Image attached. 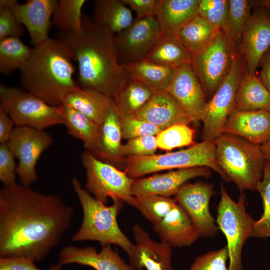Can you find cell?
I'll list each match as a JSON object with an SVG mask.
<instances>
[{"mask_svg": "<svg viewBox=\"0 0 270 270\" xmlns=\"http://www.w3.org/2000/svg\"><path fill=\"white\" fill-rule=\"evenodd\" d=\"M74 208L60 196L17 182L0 190V258H45L70 228Z\"/></svg>", "mask_w": 270, "mask_h": 270, "instance_id": "obj_1", "label": "cell"}, {"mask_svg": "<svg viewBox=\"0 0 270 270\" xmlns=\"http://www.w3.org/2000/svg\"><path fill=\"white\" fill-rule=\"evenodd\" d=\"M114 36L108 28L83 16L80 32L60 33L58 38L77 63L79 86L112 98L128 80L118 59Z\"/></svg>", "mask_w": 270, "mask_h": 270, "instance_id": "obj_2", "label": "cell"}, {"mask_svg": "<svg viewBox=\"0 0 270 270\" xmlns=\"http://www.w3.org/2000/svg\"><path fill=\"white\" fill-rule=\"evenodd\" d=\"M73 60L62 40L49 38L32 48L20 70L21 84L47 104L59 106L66 95L79 88L74 79Z\"/></svg>", "mask_w": 270, "mask_h": 270, "instance_id": "obj_3", "label": "cell"}, {"mask_svg": "<svg viewBox=\"0 0 270 270\" xmlns=\"http://www.w3.org/2000/svg\"><path fill=\"white\" fill-rule=\"evenodd\" d=\"M72 184L83 212L81 225L73 235L72 241L93 240L102 246L115 244L128 254L133 244L120 230L117 222L124 202L114 198L112 204L108 206L83 188L78 178H74Z\"/></svg>", "mask_w": 270, "mask_h": 270, "instance_id": "obj_4", "label": "cell"}, {"mask_svg": "<svg viewBox=\"0 0 270 270\" xmlns=\"http://www.w3.org/2000/svg\"><path fill=\"white\" fill-rule=\"evenodd\" d=\"M218 164L243 192L256 190L263 175L266 159L260 146L233 134H222L214 140Z\"/></svg>", "mask_w": 270, "mask_h": 270, "instance_id": "obj_5", "label": "cell"}, {"mask_svg": "<svg viewBox=\"0 0 270 270\" xmlns=\"http://www.w3.org/2000/svg\"><path fill=\"white\" fill-rule=\"evenodd\" d=\"M197 166L209 168L218 174L224 181L230 182L218 164L213 140H203L174 152L127 157L124 171L130 178L136 179L161 170Z\"/></svg>", "mask_w": 270, "mask_h": 270, "instance_id": "obj_6", "label": "cell"}, {"mask_svg": "<svg viewBox=\"0 0 270 270\" xmlns=\"http://www.w3.org/2000/svg\"><path fill=\"white\" fill-rule=\"evenodd\" d=\"M216 223L227 240L230 270H244L242 252L246 242L252 236L256 220L246 209V196L240 192L234 201L224 186L220 187V199L217 208Z\"/></svg>", "mask_w": 270, "mask_h": 270, "instance_id": "obj_7", "label": "cell"}, {"mask_svg": "<svg viewBox=\"0 0 270 270\" xmlns=\"http://www.w3.org/2000/svg\"><path fill=\"white\" fill-rule=\"evenodd\" d=\"M0 105L16 126H28L38 130L64 124L60 108L20 88L1 84Z\"/></svg>", "mask_w": 270, "mask_h": 270, "instance_id": "obj_8", "label": "cell"}, {"mask_svg": "<svg viewBox=\"0 0 270 270\" xmlns=\"http://www.w3.org/2000/svg\"><path fill=\"white\" fill-rule=\"evenodd\" d=\"M236 50L220 30L204 48L192 54L191 64L206 97L211 98L228 75Z\"/></svg>", "mask_w": 270, "mask_h": 270, "instance_id": "obj_9", "label": "cell"}, {"mask_svg": "<svg viewBox=\"0 0 270 270\" xmlns=\"http://www.w3.org/2000/svg\"><path fill=\"white\" fill-rule=\"evenodd\" d=\"M86 170V189L98 200L106 204L108 198H118L134 206L135 197L132 194L134 179L125 171L103 162L86 150L81 155Z\"/></svg>", "mask_w": 270, "mask_h": 270, "instance_id": "obj_10", "label": "cell"}, {"mask_svg": "<svg viewBox=\"0 0 270 270\" xmlns=\"http://www.w3.org/2000/svg\"><path fill=\"white\" fill-rule=\"evenodd\" d=\"M245 70L244 60L236 50L228 75L207 102L204 110L201 120L203 140H214L222 134L223 126L234 110L236 92Z\"/></svg>", "mask_w": 270, "mask_h": 270, "instance_id": "obj_11", "label": "cell"}, {"mask_svg": "<svg viewBox=\"0 0 270 270\" xmlns=\"http://www.w3.org/2000/svg\"><path fill=\"white\" fill-rule=\"evenodd\" d=\"M53 143L51 136L44 130L28 126H16L6 143L18 160L16 174L21 184L30 186L38 177L36 170L42 154Z\"/></svg>", "mask_w": 270, "mask_h": 270, "instance_id": "obj_12", "label": "cell"}, {"mask_svg": "<svg viewBox=\"0 0 270 270\" xmlns=\"http://www.w3.org/2000/svg\"><path fill=\"white\" fill-rule=\"evenodd\" d=\"M162 33L155 16L136 18L125 30L114 36L121 65L146 58Z\"/></svg>", "mask_w": 270, "mask_h": 270, "instance_id": "obj_13", "label": "cell"}, {"mask_svg": "<svg viewBox=\"0 0 270 270\" xmlns=\"http://www.w3.org/2000/svg\"><path fill=\"white\" fill-rule=\"evenodd\" d=\"M216 194L214 185L202 181L185 184L174 199L190 216L200 237L212 238L218 228L209 209L210 200Z\"/></svg>", "mask_w": 270, "mask_h": 270, "instance_id": "obj_14", "label": "cell"}, {"mask_svg": "<svg viewBox=\"0 0 270 270\" xmlns=\"http://www.w3.org/2000/svg\"><path fill=\"white\" fill-rule=\"evenodd\" d=\"M253 6L238 48L246 70L256 74L261 58L270 48V16L259 0L254 1Z\"/></svg>", "mask_w": 270, "mask_h": 270, "instance_id": "obj_15", "label": "cell"}, {"mask_svg": "<svg viewBox=\"0 0 270 270\" xmlns=\"http://www.w3.org/2000/svg\"><path fill=\"white\" fill-rule=\"evenodd\" d=\"M166 91L177 102L192 122L201 121L207 102L191 64L176 69L173 79Z\"/></svg>", "mask_w": 270, "mask_h": 270, "instance_id": "obj_16", "label": "cell"}, {"mask_svg": "<svg viewBox=\"0 0 270 270\" xmlns=\"http://www.w3.org/2000/svg\"><path fill=\"white\" fill-rule=\"evenodd\" d=\"M212 170L206 166L178 169L134 179L132 194L134 197L158 195L166 197L175 196L180 188L190 180L198 177L208 178Z\"/></svg>", "mask_w": 270, "mask_h": 270, "instance_id": "obj_17", "label": "cell"}, {"mask_svg": "<svg viewBox=\"0 0 270 270\" xmlns=\"http://www.w3.org/2000/svg\"><path fill=\"white\" fill-rule=\"evenodd\" d=\"M132 232L135 244L128 256L130 264L136 270H174L170 246L154 240L148 232L138 224L133 226Z\"/></svg>", "mask_w": 270, "mask_h": 270, "instance_id": "obj_18", "label": "cell"}, {"mask_svg": "<svg viewBox=\"0 0 270 270\" xmlns=\"http://www.w3.org/2000/svg\"><path fill=\"white\" fill-rule=\"evenodd\" d=\"M57 0H28L17 2L11 10L16 20L28 33L32 44L36 46L48 39L51 19Z\"/></svg>", "mask_w": 270, "mask_h": 270, "instance_id": "obj_19", "label": "cell"}, {"mask_svg": "<svg viewBox=\"0 0 270 270\" xmlns=\"http://www.w3.org/2000/svg\"><path fill=\"white\" fill-rule=\"evenodd\" d=\"M58 258L62 266L76 264L96 270H136L131 264H126L110 245L102 246L98 252L91 246H67L60 250Z\"/></svg>", "mask_w": 270, "mask_h": 270, "instance_id": "obj_20", "label": "cell"}, {"mask_svg": "<svg viewBox=\"0 0 270 270\" xmlns=\"http://www.w3.org/2000/svg\"><path fill=\"white\" fill-rule=\"evenodd\" d=\"M222 133L237 136L260 146L270 140V111L233 110L223 126Z\"/></svg>", "mask_w": 270, "mask_h": 270, "instance_id": "obj_21", "label": "cell"}, {"mask_svg": "<svg viewBox=\"0 0 270 270\" xmlns=\"http://www.w3.org/2000/svg\"><path fill=\"white\" fill-rule=\"evenodd\" d=\"M162 130L176 124L192 122L182 108L166 92H156L148 102L134 116Z\"/></svg>", "mask_w": 270, "mask_h": 270, "instance_id": "obj_22", "label": "cell"}, {"mask_svg": "<svg viewBox=\"0 0 270 270\" xmlns=\"http://www.w3.org/2000/svg\"><path fill=\"white\" fill-rule=\"evenodd\" d=\"M152 226L160 242L172 248L190 246L200 238L190 216L178 203L162 220Z\"/></svg>", "mask_w": 270, "mask_h": 270, "instance_id": "obj_23", "label": "cell"}, {"mask_svg": "<svg viewBox=\"0 0 270 270\" xmlns=\"http://www.w3.org/2000/svg\"><path fill=\"white\" fill-rule=\"evenodd\" d=\"M120 120V116L114 104L100 126L95 148L90 152L98 159L117 162L122 158Z\"/></svg>", "mask_w": 270, "mask_h": 270, "instance_id": "obj_24", "label": "cell"}, {"mask_svg": "<svg viewBox=\"0 0 270 270\" xmlns=\"http://www.w3.org/2000/svg\"><path fill=\"white\" fill-rule=\"evenodd\" d=\"M200 0H158L155 17L164 34L176 32L198 15Z\"/></svg>", "mask_w": 270, "mask_h": 270, "instance_id": "obj_25", "label": "cell"}, {"mask_svg": "<svg viewBox=\"0 0 270 270\" xmlns=\"http://www.w3.org/2000/svg\"><path fill=\"white\" fill-rule=\"evenodd\" d=\"M127 79L141 83L155 92L166 91L176 69L144 59L122 65Z\"/></svg>", "mask_w": 270, "mask_h": 270, "instance_id": "obj_26", "label": "cell"}, {"mask_svg": "<svg viewBox=\"0 0 270 270\" xmlns=\"http://www.w3.org/2000/svg\"><path fill=\"white\" fill-rule=\"evenodd\" d=\"M270 111V94L259 77L246 70L238 84L234 110Z\"/></svg>", "mask_w": 270, "mask_h": 270, "instance_id": "obj_27", "label": "cell"}, {"mask_svg": "<svg viewBox=\"0 0 270 270\" xmlns=\"http://www.w3.org/2000/svg\"><path fill=\"white\" fill-rule=\"evenodd\" d=\"M63 104L80 112L100 126L114 102L112 98L98 91L79 86L66 95Z\"/></svg>", "mask_w": 270, "mask_h": 270, "instance_id": "obj_28", "label": "cell"}, {"mask_svg": "<svg viewBox=\"0 0 270 270\" xmlns=\"http://www.w3.org/2000/svg\"><path fill=\"white\" fill-rule=\"evenodd\" d=\"M144 59L176 69L192 64V54L174 35L162 34Z\"/></svg>", "mask_w": 270, "mask_h": 270, "instance_id": "obj_29", "label": "cell"}, {"mask_svg": "<svg viewBox=\"0 0 270 270\" xmlns=\"http://www.w3.org/2000/svg\"><path fill=\"white\" fill-rule=\"evenodd\" d=\"M92 20L106 26L114 34L128 27L134 21L130 10L122 0H96Z\"/></svg>", "mask_w": 270, "mask_h": 270, "instance_id": "obj_30", "label": "cell"}, {"mask_svg": "<svg viewBox=\"0 0 270 270\" xmlns=\"http://www.w3.org/2000/svg\"><path fill=\"white\" fill-rule=\"evenodd\" d=\"M156 92L136 81L127 80L112 98L120 118L134 116Z\"/></svg>", "mask_w": 270, "mask_h": 270, "instance_id": "obj_31", "label": "cell"}, {"mask_svg": "<svg viewBox=\"0 0 270 270\" xmlns=\"http://www.w3.org/2000/svg\"><path fill=\"white\" fill-rule=\"evenodd\" d=\"M68 134L81 140L87 150L95 148L100 126L80 112L66 104L60 106Z\"/></svg>", "mask_w": 270, "mask_h": 270, "instance_id": "obj_32", "label": "cell"}, {"mask_svg": "<svg viewBox=\"0 0 270 270\" xmlns=\"http://www.w3.org/2000/svg\"><path fill=\"white\" fill-rule=\"evenodd\" d=\"M86 0H60L54 10L52 24L60 33L72 34L82 28L83 16L82 11Z\"/></svg>", "mask_w": 270, "mask_h": 270, "instance_id": "obj_33", "label": "cell"}, {"mask_svg": "<svg viewBox=\"0 0 270 270\" xmlns=\"http://www.w3.org/2000/svg\"><path fill=\"white\" fill-rule=\"evenodd\" d=\"M215 32L204 18L197 15L178 30L174 36L194 54L208 44Z\"/></svg>", "mask_w": 270, "mask_h": 270, "instance_id": "obj_34", "label": "cell"}, {"mask_svg": "<svg viewBox=\"0 0 270 270\" xmlns=\"http://www.w3.org/2000/svg\"><path fill=\"white\" fill-rule=\"evenodd\" d=\"M32 51L20 38L8 37L0 40V72L8 75L20 69L30 58Z\"/></svg>", "mask_w": 270, "mask_h": 270, "instance_id": "obj_35", "label": "cell"}, {"mask_svg": "<svg viewBox=\"0 0 270 270\" xmlns=\"http://www.w3.org/2000/svg\"><path fill=\"white\" fill-rule=\"evenodd\" d=\"M228 0V16L222 30L237 50L242 40L245 24L252 12L254 1Z\"/></svg>", "mask_w": 270, "mask_h": 270, "instance_id": "obj_36", "label": "cell"}, {"mask_svg": "<svg viewBox=\"0 0 270 270\" xmlns=\"http://www.w3.org/2000/svg\"><path fill=\"white\" fill-rule=\"evenodd\" d=\"M135 200L134 207L152 226L162 220L178 203L174 198L158 195L135 197Z\"/></svg>", "mask_w": 270, "mask_h": 270, "instance_id": "obj_37", "label": "cell"}, {"mask_svg": "<svg viewBox=\"0 0 270 270\" xmlns=\"http://www.w3.org/2000/svg\"><path fill=\"white\" fill-rule=\"evenodd\" d=\"M195 132L186 124H176L161 130L156 136L158 148L172 150L194 144Z\"/></svg>", "mask_w": 270, "mask_h": 270, "instance_id": "obj_38", "label": "cell"}, {"mask_svg": "<svg viewBox=\"0 0 270 270\" xmlns=\"http://www.w3.org/2000/svg\"><path fill=\"white\" fill-rule=\"evenodd\" d=\"M256 190L262 198L264 211L260 218L255 222L252 236L270 238V160L264 162L262 178Z\"/></svg>", "mask_w": 270, "mask_h": 270, "instance_id": "obj_39", "label": "cell"}, {"mask_svg": "<svg viewBox=\"0 0 270 270\" xmlns=\"http://www.w3.org/2000/svg\"><path fill=\"white\" fill-rule=\"evenodd\" d=\"M228 9V0H200L198 15L216 31L224 28Z\"/></svg>", "mask_w": 270, "mask_h": 270, "instance_id": "obj_40", "label": "cell"}, {"mask_svg": "<svg viewBox=\"0 0 270 270\" xmlns=\"http://www.w3.org/2000/svg\"><path fill=\"white\" fill-rule=\"evenodd\" d=\"M122 138L130 140L136 138L156 136L160 128L144 120L134 116L120 118Z\"/></svg>", "mask_w": 270, "mask_h": 270, "instance_id": "obj_41", "label": "cell"}, {"mask_svg": "<svg viewBox=\"0 0 270 270\" xmlns=\"http://www.w3.org/2000/svg\"><path fill=\"white\" fill-rule=\"evenodd\" d=\"M228 259V249L225 246L198 256L188 270H230L226 266Z\"/></svg>", "mask_w": 270, "mask_h": 270, "instance_id": "obj_42", "label": "cell"}, {"mask_svg": "<svg viewBox=\"0 0 270 270\" xmlns=\"http://www.w3.org/2000/svg\"><path fill=\"white\" fill-rule=\"evenodd\" d=\"M158 148L156 136H147L128 140L122 146V156H142L155 154Z\"/></svg>", "mask_w": 270, "mask_h": 270, "instance_id": "obj_43", "label": "cell"}, {"mask_svg": "<svg viewBox=\"0 0 270 270\" xmlns=\"http://www.w3.org/2000/svg\"><path fill=\"white\" fill-rule=\"evenodd\" d=\"M15 157L8 144H0V180L4 186L16 182Z\"/></svg>", "mask_w": 270, "mask_h": 270, "instance_id": "obj_44", "label": "cell"}, {"mask_svg": "<svg viewBox=\"0 0 270 270\" xmlns=\"http://www.w3.org/2000/svg\"><path fill=\"white\" fill-rule=\"evenodd\" d=\"M24 26L16 20L11 9L0 8V40L8 37L20 38Z\"/></svg>", "mask_w": 270, "mask_h": 270, "instance_id": "obj_45", "label": "cell"}, {"mask_svg": "<svg viewBox=\"0 0 270 270\" xmlns=\"http://www.w3.org/2000/svg\"><path fill=\"white\" fill-rule=\"evenodd\" d=\"M59 262L48 270H62ZM0 270H42L36 267L33 260L24 258H0Z\"/></svg>", "mask_w": 270, "mask_h": 270, "instance_id": "obj_46", "label": "cell"}, {"mask_svg": "<svg viewBox=\"0 0 270 270\" xmlns=\"http://www.w3.org/2000/svg\"><path fill=\"white\" fill-rule=\"evenodd\" d=\"M140 18L155 16L158 0H122Z\"/></svg>", "mask_w": 270, "mask_h": 270, "instance_id": "obj_47", "label": "cell"}, {"mask_svg": "<svg viewBox=\"0 0 270 270\" xmlns=\"http://www.w3.org/2000/svg\"><path fill=\"white\" fill-rule=\"evenodd\" d=\"M14 123L6 112L0 106V143L8 141L14 128Z\"/></svg>", "mask_w": 270, "mask_h": 270, "instance_id": "obj_48", "label": "cell"}, {"mask_svg": "<svg viewBox=\"0 0 270 270\" xmlns=\"http://www.w3.org/2000/svg\"><path fill=\"white\" fill-rule=\"evenodd\" d=\"M258 66L261 68L259 78L270 94V48L261 58Z\"/></svg>", "mask_w": 270, "mask_h": 270, "instance_id": "obj_49", "label": "cell"}, {"mask_svg": "<svg viewBox=\"0 0 270 270\" xmlns=\"http://www.w3.org/2000/svg\"><path fill=\"white\" fill-rule=\"evenodd\" d=\"M260 148L266 160H270V140L260 145Z\"/></svg>", "mask_w": 270, "mask_h": 270, "instance_id": "obj_50", "label": "cell"}, {"mask_svg": "<svg viewBox=\"0 0 270 270\" xmlns=\"http://www.w3.org/2000/svg\"><path fill=\"white\" fill-rule=\"evenodd\" d=\"M18 2L16 0H0V8H6L11 9Z\"/></svg>", "mask_w": 270, "mask_h": 270, "instance_id": "obj_51", "label": "cell"}, {"mask_svg": "<svg viewBox=\"0 0 270 270\" xmlns=\"http://www.w3.org/2000/svg\"><path fill=\"white\" fill-rule=\"evenodd\" d=\"M259 2L264 7L270 16V0H259Z\"/></svg>", "mask_w": 270, "mask_h": 270, "instance_id": "obj_52", "label": "cell"}]
</instances>
